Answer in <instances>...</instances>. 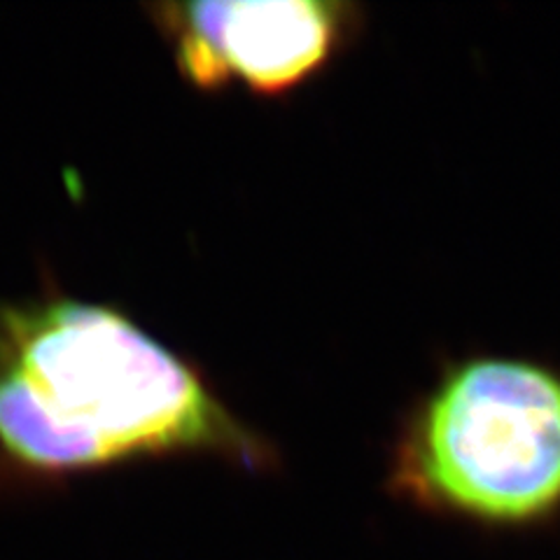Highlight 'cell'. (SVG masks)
Returning a JSON list of instances; mask_svg holds the SVG:
<instances>
[{
	"label": "cell",
	"mask_w": 560,
	"mask_h": 560,
	"mask_svg": "<svg viewBox=\"0 0 560 560\" xmlns=\"http://www.w3.org/2000/svg\"><path fill=\"white\" fill-rule=\"evenodd\" d=\"M180 75L197 90L243 84L261 96L302 86L337 57L358 8L335 0H201L150 8Z\"/></svg>",
	"instance_id": "cell-3"
},
{
	"label": "cell",
	"mask_w": 560,
	"mask_h": 560,
	"mask_svg": "<svg viewBox=\"0 0 560 560\" xmlns=\"http://www.w3.org/2000/svg\"><path fill=\"white\" fill-rule=\"evenodd\" d=\"M173 453L259 467L271 448L127 313L51 292L0 302V455L63 477Z\"/></svg>",
	"instance_id": "cell-1"
},
{
	"label": "cell",
	"mask_w": 560,
	"mask_h": 560,
	"mask_svg": "<svg viewBox=\"0 0 560 560\" xmlns=\"http://www.w3.org/2000/svg\"><path fill=\"white\" fill-rule=\"evenodd\" d=\"M395 483L483 521L551 514L560 506V376L506 358L453 366L407 420Z\"/></svg>",
	"instance_id": "cell-2"
}]
</instances>
